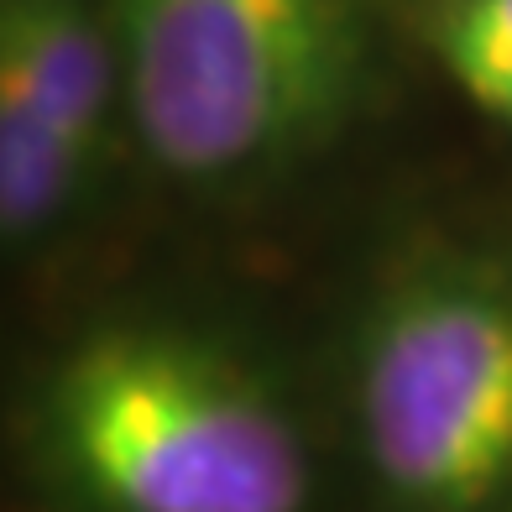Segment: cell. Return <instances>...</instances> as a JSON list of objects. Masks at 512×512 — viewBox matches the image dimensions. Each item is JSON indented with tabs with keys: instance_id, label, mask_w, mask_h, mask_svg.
I'll list each match as a JSON object with an SVG mask.
<instances>
[{
	"instance_id": "1",
	"label": "cell",
	"mask_w": 512,
	"mask_h": 512,
	"mask_svg": "<svg viewBox=\"0 0 512 512\" xmlns=\"http://www.w3.org/2000/svg\"><path fill=\"white\" fill-rule=\"evenodd\" d=\"M48 424L110 512H298L309 465L272 392L215 345L100 330L58 366Z\"/></svg>"
},
{
	"instance_id": "2",
	"label": "cell",
	"mask_w": 512,
	"mask_h": 512,
	"mask_svg": "<svg viewBox=\"0 0 512 512\" xmlns=\"http://www.w3.org/2000/svg\"><path fill=\"white\" fill-rule=\"evenodd\" d=\"M126 100L178 178H236L309 147L351 100V0H121Z\"/></svg>"
},
{
	"instance_id": "3",
	"label": "cell",
	"mask_w": 512,
	"mask_h": 512,
	"mask_svg": "<svg viewBox=\"0 0 512 512\" xmlns=\"http://www.w3.org/2000/svg\"><path fill=\"white\" fill-rule=\"evenodd\" d=\"M361 439L413 507L471 512L512 486V293L434 272L387 293L361 340Z\"/></svg>"
},
{
	"instance_id": "4",
	"label": "cell",
	"mask_w": 512,
	"mask_h": 512,
	"mask_svg": "<svg viewBox=\"0 0 512 512\" xmlns=\"http://www.w3.org/2000/svg\"><path fill=\"white\" fill-rule=\"evenodd\" d=\"M0 89H16L89 162L110 105V53L84 0H0Z\"/></svg>"
},
{
	"instance_id": "5",
	"label": "cell",
	"mask_w": 512,
	"mask_h": 512,
	"mask_svg": "<svg viewBox=\"0 0 512 512\" xmlns=\"http://www.w3.org/2000/svg\"><path fill=\"white\" fill-rule=\"evenodd\" d=\"M439 58L481 110L512 126V0H450Z\"/></svg>"
}]
</instances>
